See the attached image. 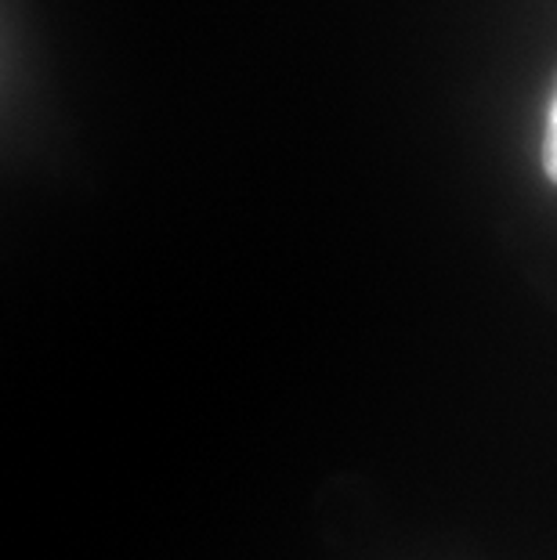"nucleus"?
<instances>
[{
  "mask_svg": "<svg viewBox=\"0 0 557 560\" xmlns=\"http://www.w3.org/2000/svg\"><path fill=\"white\" fill-rule=\"evenodd\" d=\"M543 171L557 185V88L550 98V113H547V130H543Z\"/></svg>",
  "mask_w": 557,
  "mask_h": 560,
  "instance_id": "nucleus-1",
  "label": "nucleus"
}]
</instances>
